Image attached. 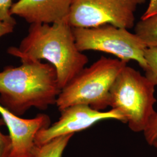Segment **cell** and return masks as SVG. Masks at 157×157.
I'll list each match as a JSON object with an SVG mask.
<instances>
[{"mask_svg":"<svg viewBox=\"0 0 157 157\" xmlns=\"http://www.w3.org/2000/svg\"><path fill=\"white\" fill-rule=\"evenodd\" d=\"M8 53L23 59H45L56 70L62 90L89 62L87 56L78 50L72 28L67 19L49 24H31L28 36L19 47L8 48Z\"/></svg>","mask_w":157,"mask_h":157,"instance_id":"1","label":"cell"},{"mask_svg":"<svg viewBox=\"0 0 157 157\" xmlns=\"http://www.w3.org/2000/svg\"><path fill=\"white\" fill-rule=\"evenodd\" d=\"M18 67L0 72V104L17 116L34 107L45 110L61 93L55 67L41 61L23 59Z\"/></svg>","mask_w":157,"mask_h":157,"instance_id":"2","label":"cell"},{"mask_svg":"<svg viewBox=\"0 0 157 157\" xmlns=\"http://www.w3.org/2000/svg\"><path fill=\"white\" fill-rule=\"evenodd\" d=\"M127 63L101 56L84 67L62 89L56 101L61 112L75 105H86L97 111L109 107L110 91L119 74Z\"/></svg>","mask_w":157,"mask_h":157,"instance_id":"3","label":"cell"},{"mask_svg":"<svg viewBox=\"0 0 157 157\" xmlns=\"http://www.w3.org/2000/svg\"><path fill=\"white\" fill-rule=\"evenodd\" d=\"M155 87L145 76L128 65L112 86L109 107L122 115L134 132H143L156 112Z\"/></svg>","mask_w":157,"mask_h":157,"instance_id":"4","label":"cell"},{"mask_svg":"<svg viewBox=\"0 0 157 157\" xmlns=\"http://www.w3.org/2000/svg\"><path fill=\"white\" fill-rule=\"evenodd\" d=\"M75 43L80 52L97 51L111 54L128 63L135 61L144 71L147 67V47L135 33L111 25L91 28H72Z\"/></svg>","mask_w":157,"mask_h":157,"instance_id":"5","label":"cell"},{"mask_svg":"<svg viewBox=\"0 0 157 157\" xmlns=\"http://www.w3.org/2000/svg\"><path fill=\"white\" fill-rule=\"evenodd\" d=\"M146 0H72L68 23L72 28H91L111 25L129 30L135 12Z\"/></svg>","mask_w":157,"mask_h":157,"instance_id":"6","label":"cell"},{"mask_svg":"<svg viewBox=\"0 0 157 157\" xmlns=\"http://www.w3.org/2000/svg\"><path fill=\"white\" fill-rule=\"evenodd\" d=\"M113 119L126 123L122 115L115 109L108 111H97L86 105H75L61 111L58 121L39 132L35 139L37 146H41L63 135H74L83 131L104 120Z\"/></svg>","mask_w":157,"mask_h":157,"instance_id":"7","label":"cell"},{"mask_svg":"<svg viewBox=\"0 0 157 157\" xmlns=\"http://www.w3.org/2000/svg\"><path fill=\"white\" fill-rule=\"evenodd\" d=\"M0 116L9 131L12 143L10 157H34L35 139L40 130L51 125L50 117L39 114L32 119L17 116L0 104Z\"/></svg>","mask_w":157,"mask_h":157,"instance_id":"8","label":"cell"},{"mask_svg":"<svg viewBox=\"0 0 157 157\" xmlns=\"http://www.w3.org/2000/svg\"><path fill=\"white\" fill-rule=\"evenodd\" d=\"M72 0H19L10 12L31 24H50L68 19Z\"/></svg>","mask_w":157,"mask_h":157,"instance_id":"9","label":"cell"},{"mask_svg":"<svg viewBox=\"0 0 157 157\" xmlns=\"http://www.w3.org/2000/svg\"><path fill=\"white\" fill-rule=\"evenodd\" d=\"M135 32L147 48H157V14L141 18L135 26Z\"/></svg>","mask_w":157,"mask_h":157,"instance_id":"10","label":"cell"},{"mask_svg":"<svg viewBox=\"0 0 157 157\" xmlns=\"http://www.w3.org/2000/svg\"><path fill=\"white\" fill-rule=\"evenodd\" d=\"M73 135L61 136L41 146H37L34 157H62L63 152Z\"/></svg>","mask_w":157,"mask_h":157,"instance_id":"11","label":"cell"},{"mask_svg":"<svg viewBox=\"0 0 157 157\" xmlns=\"http://www.w3.org/2000/svg\"><path fill=\"white\" fill-rule=\"evenodd\" d=\"M145 59L147 63L145 76L155 86H157V48H147Z\"/></svg>","mask_w":157,"mask_h":157,"instance_id":"12","label":"cell"},{"mask_svg":"<svg viewBox=\"0 0 157 157\" xmlns=\"http://www.w3.org/2000/svg\"><path fill=\"white\" fill-rule=\"evenodd\" d=\"M6 126L2 118L0 116V157H10L12 150V143L9 135H4L1 132V128Z\"/></svg>","mask_w":157,"mask_h":157,"instance_id":"13","label":"cell"},{"mask_svg":"<svg viewBox=\"0 0 157 157\" xmlns=\"http://www.w3.org/2000/svg\"><path fill=\"white\" fill-rule=\"evenodd\" d=\"M12 5V0H0V21L15 26L16 21L10 12Z\"/></svg>","mask_w":157,"mask_h":157,"instance_id":"14","label":"cell"},{"mask_svg":"<svg viewBox=\"0 0 157 157\" xmlns=\"http://www.w3.org/2000/svg\"><path fill=\"white\" fill-rule=\"evenodd\" d=\"M146 141L150 146L157 139V112L153 115L147 127L143 132Z\"/></svg>","mask_w":157,"mask_h":157,"instance_id":"15","label":"cell"},{"mask_svg":"<svg viewBox=\"0 0 157 157\" xmlns=\"http://www.w3.org/2000/svg\"><path fill=\"white\" fill-rule=\"evenodd\" d=\"M155 14H157V0H150L147 10L141 18L146 19Z\"/></svg>","mask_w":157,"mask_h":157,"instance_id":"16","label":"cell"},{"mask_svg":"<svg viewBox=\"0 0 157 157\" xmlns=\"http://www.w3.org/2000/svg\"><path fill=\"white\" fill-rule=\"evenodd\" d=\"M14 26V25L0 21V37L7 34L12 33L13 30Z\"/></svg>","mask_w":157,"mask_h":157,"instance_id":"17","label":"cell"},{"mask_svg":"<svg viewBox=\"0 0 157 157\" xmlns=\"http://www.w3.org/2000/svg\"><path fill=\"white\" fill-rule=\"evenodd\" d=\"M152 146H154L156 148H157V139L154 142V143H153V144H152Z\"/></svg>","mask_w":157,"mask_h":157,"instance_id":"18","label":"cell"}]
</instances>
